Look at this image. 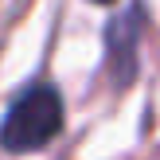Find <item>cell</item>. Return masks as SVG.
<instances>
[{
	"label": "cell",
	"instance_id": "obj_1",
	"mask_svg": "<svg viewBox=\"0 0 160 160\" xmlns=\"http://www.w3.org/2000/svg\"><path fill=\"white\" fill-rule=\"evenodd\" d=\"M62 129V98L55 86H31L23 98L12 102L4 125H0V145L8 152H35L55 133Z\"/></svg>",
	"mask_w": 160,
	"mask_h": 160
},
{
	"label": "cell",
	"instance_id": "obj_2",
	"mask_svg": "<svg viewBox=\"0 0 160 160\" xmlns=\"http://www.w3.org/2000/svg\"><path fill=\"white\" fill-rule=\"evenodd\" d=\"M94 4H109V0H94Z\"/></svg>",
	"mask_w": 160,
	"mask_h": 160
}]
</instances>
